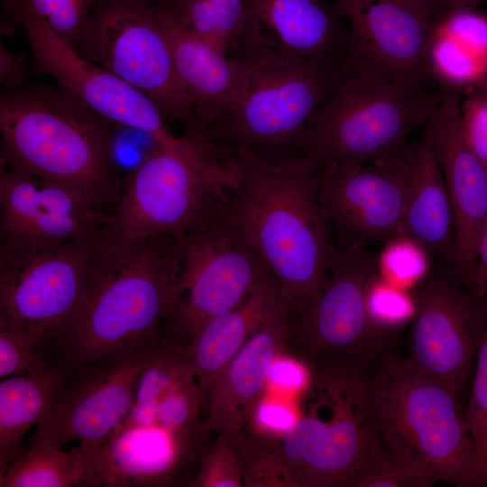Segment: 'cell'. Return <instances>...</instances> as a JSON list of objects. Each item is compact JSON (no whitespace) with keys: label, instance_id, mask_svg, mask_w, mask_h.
Wrapping results in <instances>:
<instances>
[{"label":"cell","instance_id":"74e56055","mask_svg":"<svg viewBox=\"0 0 487 487\" xmlns=\"http://www.w3.org/2000/svg\"><path fill=\"white\" fill-rule=\"evenodd\" d=\"M437 482L425 468L383 447L358 487H429Z\"/></svg>","mask_w":487,"mask_h":487},{"label":"cell","instance_id":"7c38bea8","mask_svg":"<svg viewBox=\"0 0 487 487\" xmlns=\"http://www.w3.org/2000/svg\"><path fill=\"white\" fill-rule=\"evenodd\" d=\"M11 22L23 30L32 53V70L55 79L95 112L115 124L152 135L160 144L179 137L158 106L105 68L90 61L36 19L21 0H1Z\"/></svg>","mask_w":487,"mask_h":487},{"label":"cell","instance_id":"44dd1931","mask_svg":"<svg viewBox=\"0 0 487 487\" xmlns=\"http://www.w3.org/2000/svg\"><path fill=\"white\" fill-rule=\"evenodd\" d=\"M207 436L199 427L175 431L156 424L124 420L106 440L95 466L94 486L163 485L172 483L178 469Z\"/></svg>","mask_w":487,"mask_h":487},{"label":"cell","instance_id":"5bb4252c","mask_svg":"<svg viewBox=\"0 0 487 487\" xmlns=\"http://www.w3.org/2000/svg\"><path fill=\"white\" fill-rule=\"evenodd\" d=\"M149 351L110 356L72 367L57 400L30 443L64 447L78 442L94 467L103 445L132 409Z\"/></svg>","mask_w":487,"mask_h":487},{"label":"cell","instance_id":"ee69618b","mask_svg":"<svg viewBox=\"0 0 487 487\" xmlns=\"http://www.w3.org/2000/svg\"><path fill=\"white\" fill-rule=\"evenodd\" d=\"M474 293L487 300V217L476 244Z\"/></svg>","mask_w":487,"mask_h":487},{"label":"cell","instance_id":"83f0119b","mask_svg":"<svg viewBox=\"0 0 487 487\" xmlns=\"http://www.w3.org/2000/svg\"><path fill=\"white\" fill-rule=\"evenodd\" d=\"M161 5L170 18L230 57L270 40L244 0H161Z\"/></svg>","mask_w":487,"mask_h":487},{"label":"cell","instance_id":"8fae6325","mask_svg":"<svg viewBox=\"0 0 487 487\" xmlns=\"http://www.w3.org/2000/svg\"><path fill=\"white\" fill-rule=\"evenodd\" d=\"M173 237L181 273L170 328L188 345L207 323L241 304L269 272L225 208L202 227Z\"/></svg>","mask_w":487,"mask_h":487},{"label":"cell","instance_id":"277c9868","mask_svg":"<svg viewBox=\"0 0 487 487\" xmlns=\"http://www.w3.org/2000/svg\"><path fill=\"white\" fill-rule=\"evenodd\" d=\"M439 99V89L408 87L345 54L330 96L298 140L297 155L321 171L334 164H361L398 153L410 134L426 124Z\"/></svg>","mask_w":487,"mask_h":487},{"label":"cell","instance_id":"ffe728a7","mask_svg":"<svg viewBox=\"0 0 487 487\" xmlns=\"http://www.w3.org/2000/svg\"><path fill=\"white\" fill-rule=\"evenodd\" d=\"M296 309L277 315L262 325L225 365L214 381L201 420L207 436L240 434L264 395L270 366L295 338Z\"/></svg>","mask_w":487,"mask_h":487},{"label":"cell","instance_id":"836d02e7","mask_svg":"<svg viewBox=\"0 0 487 487\" xmlns=\"http://www.w3.org/2000/svg\"><path fill=\"white\" fill-rule=\"evenodd\" d=\"M239 434L220 432L204 447L196 474L188 482L192 487H244L238 451Z\"/></svg>","mask_w":487,"mask_h":487},{"label":"cell","instance_id":"484cf974","mask_svg":"<svg viewBox=\"0 0 487 487\" xmlns=\"http://www.w3.org/2000/svg\"><path fill=\"white\" fill-rule=\"evenodd\" d=\"M427 66L438 87L464 91L487 75V15L473 7L446 11L436 20Z\"/></svg>","mask_w":487,"mask_h":487},{"label":"cell","instance_id":"7a4b0ae2","mask_svg":"<svg viewBox=\"0 0 487 487\" xmlns=\"http://www.w3.org/2000/svg\"><path fill=\"white\" fill-rule=\"evenodd\" d=\"M173 235L123 241L111 234L96 259L85 299L57 345L71 367L152 349L179 298Z\"/></svg>","mask_w":487,"mask_h":487},{"label":"cell","instance_id":"4fadbf2b","mask_svg":"<svg viewBox=\"0 0 487 487\" xmlns=\"http://www.w3.org/2000/svg\"><path fill=\"white\" fill-rule=\"evenodd\" d=\"M442 266L411 289L416 313L406 357L458 398L484 333L487 300Z\"/></svg>","mask_w":487,"mask_h":487},{"label":"cell","instance_id":"ab89813d","mask_svg":"<svg viewBox=\"0 0 487 487\" xmlns=\"http://www.w3.org/2000/svg\"><path fill=\"white\" fill-rule=\"evenodd\" d=\"M461 129L464 142L487 166V92L475 86L462 92Z\"/></svg>","mask_w":487,"mask_h":487},{"label":"cell","instance_id":"e0dca14e","mask_svg":"<svg viewBox=\"0 0 487 487\" xmlns=\"http://www.w3.org/2000/svg\"><path fill=\"white\" fill-rule=\"evenodd\" d=\"M111 221L73 190L0 165V249L102 239Z\"/></svg>","mask_w":487,"mask_h":487},{"label":"cell","instance_id":"ac0fdd59","mask_svg":"<svg viewBox=\"0 0 487 487\" xmlns=\"http://www.w3.org/2000/svg\"><path fill=\"white\" fill-rule=\"evenodd\" d=\"M350 25L345 54L414 89H433L427 49L441 14L400 0H333Z\"/></svg>","mask_w":487,"mask_h":487},{"label":"cell","instance_id":"3957f363","mask_svg":"<svg viewBox=\"0 0 487 487\" xmlns=\"http://www.w3.org/2000/svg\"><path fill=\"white\" fill-rule=\"evenodd\" d=\"M115 125L59 85L2 90L0 165L66 187L113 216L124 188L111 152Z\"/></svg>","mask_w":487,"mask_h":487},{"label":"cell","instance_id":"1f68e13d","mask_svg":"<svg viewBox=\"0 0 487 487\" xmlns=\"http://www.w3.org/2000/svg\"><path fill=\"white\" fill-rule=\"evenodd\" d=\"M430 253L407 234L385 241L377 258L378 274L388 282L411 290L430 272Z\"/></svg>","mask_w":487,"mask_h":487},{"label":"cell","instance_id":"ba28073f","mask_svg":"<svg viewBox=\"0 0 487 487\" xmlns=\"http://www.w3.org/2000/svg\"><path fill=\"white\" fill-rule=\"evenodd\" d=\"M206 142L184 134L160 144L125 175L110 234L123 241L194 231L222 213L236 184L229 161Z\"/></svg>","mask_w":487,"mask_h":487},{"label":"cell","instance_id":"7bdbcfd3","mask_svg":"<svg viewBox=\"0 0 487 487\" xmlns=\"http://www.w3.org/2000/svg\"><path fill=\"white\" fill-rule=\"evenodd\" d=\"M31 81L27 70V58L20 52L8 49L0 43V84L2 90L22 87Z\"/></svg>","mask_w":487,"mask_h":487},{"label":"cell","instance_id":"4316f807","mask_svg":"<svg viewBox=\"0 0 487 487\" xmlns=\"http://www.w3.org/2000/svg\"><path fill=\"white\" fill-rule=\"evenodd\" d=\"M72 367L59 360L32 373L0 381V464L18 456L27 431L38 425L61 393Z\"/></svg>","mask_w":487,"mask_h":487},{"label":"cell","instance_id":"7402d4cb","mask_svg":"<svg viewBox=\"0 0 487 487\" xmlns=\"http://www.w3.org/2000/svg\"><path fill=\"white\" fill-rule=\"evenodd\" d=\"M161 18L177 76L197 121L194 137L208 133L239 105L247 87L242 63L198 37L160 5Z\"/></svg>","mask_w":487,"mask_h":487},{"label":"cell","instance_id":"2e32d148","mask_svg":"<svg viewBox=\"0 0 487 487\" xmlns=\"http://www.w3.org/2000/svg\"><path fill=\"white\" fill-rule=\"evenodd\" d=\"M376 275L377 258L367 247L335 244L320 292L297 315L295 338L319 353L363 359L384 353L391 334L372 325L365 302Z\"/></svg>","mask_w":487,"mask_h":487},{"label":"cell","instance_id":"f1b7e54d","mask_svg":"<svg viewBox=\"0 0 487 487\" xmlns=\"http://www.w3.org/2000/svg\"><path fill=\"white\" fill-rule=\"evenodd\" d=\"M94 466L78 446L30 443L18 456L1 467V487L93 486Z\"/></svg>","mask_w":487,"mask_h":487},{"label":"cell","instance_id":"5b68a950","mask_svg":"<svg viewBox=\"0 0 487 487\" xmlns=\"http://www.w3.org/2000/svg\"><path fill=\"white\" fill-rule=\"evenodd\" d=\"M360 359L338 354L312 370L299 418L278 440L297 487H358L383 448Z\"/></svg>","mask_w":487,"mask_h":487},{"label":"cell","instance_id":"d4e9b609","mask_svg":"<svg viewBox=\"0 0 487 487\" xmlns=\"http://www.w3.org/2000/svg\"><path fill=\"white\" fill-rule=\"evenodd\" d=\"M249 14L280 48L305 58L340 63L349 32L329 0H244Z\"/></svg>","mask_w":487,"mask_h":487},{"label":"cell","instance_id":"e575fe53","mask_svg":"<svg viewBox=\"0 0 487 487\" xmlns=\"http://www.w3.org/2000/svg\"><path fill=\"white\" fill-rule=\"evenodd\" d=\"M61 360L31 333L0 326V377L2 379L41 371Z\"/></svg>","mask_w":487,"mask_h":487},{"label":"cell","instance_id":"9a60e30c","mask_svg":"<svg viewBox=\"0 0 487 487\" xmlns=\"http://www.w3.org/2000/svg\"><path fill=\"white\" fill-rule=\"evenodd\" d=\"M405 150L361 164L330 165L320 171L319 204L338 244L367 247L371 242L405 234L409 177Z\"/></svg>","mask_w":487,"mask_h":487},{"label":"cell","instance_id":"603a6c76","mask_svg":"<svg viewBox=\"0 0 487 487\" xmlns=\"http://www.w3.org/2000/svg\"><path fill=\"white\" fill-rule=\"evenodd\" d=\"M296 308L280 283L265 274L234 308L207 323L186 345L203 396L251 335L270 318Z\"/></svg>","mask_w":487,"mask_h":487},{"label":"cell","instance_id":"f546056e","mask_svg":"<svg viewBox=\"0 0 487 487\" xmlns=\"http://www.w3.org/2000/svg\"><path fill=\"white\" fill-rule=\"evenodd\" d=\"M186 345L168 335L150 350L126 421L140 425L154 424L158 405L179 386L196 378Z\"/></svg>","mask_w":487,"mask_h":487},{"label":"cell","instance_id":"30bf717a","mask_svg":"<svg viewBox=\"0 0 487 487\" xmlns=\"http://www.w3.org/2000/svg\"><path fill=\"white\" fill-rule=\"evenodd\" d=\"M102 239L41 249H0V326L32 334L55 357L82 304Z\"/></svg>","mask_w":487,"mask_h":487},{"label":"cell","instance_id":"9c48e42d","mask_svg":"<svg viewBox=\"0 0 487 487\" xmlns=\"http://www.w3.org/2000/svg\"><path fill=\"white\" fill-rule=\"evenodd\" d=\"M160 5L161 0H102L78 52L144 94L169 122L193 135L197 121L175 70Z\"/></svg>","mask_w":487,"mask_h":487},{"label":"cell","instance_id":"d6986e66","mask_svg":"<svg viewBox=\"0 0 487 487\" xmlns=\"http://www.w3.org/2000/svg\"><path fill=\"white\" fill-rule=\"evenodd\" d=\"M440 99L425 134L440 165L450 197L456 234V260L451 275L474 293L476 244L487 217V166L470 150L461 129L462 92L438 87Z\"/></svg>","mask_w":487,"mask_h":487},{"label":"cell","instance_id":"7dc6e473","mask_svg":"<svg viewBox=\"0 0 487 487\" xmlns=\"http://www.w3.org/2000/svg\"><path fill=\"white\" fill-rule=\"evenodd\" d=\"M477 87L482 88L484 91L487 92V75L484 77V78L477 85Z\"/></svg>","mask_w":487,"mask_h":487},{"label":"cell","instance_id":"52a82bcc","mask_svg":"<svg viewBox=\"0 0 487 487\" xmlns=\"http://www.w3.org/2000/svg\"><path fill=\"white\" fill-rule=\"evenodd\" d=\"M234 58L244 69L245 92L205 141L247 149L270 162L297 155L300 134L333 91L339 63L299 56L271 40Z\"/></svg>","mask_w":487,"mask_h":487},{"label":"cell","instance_id":"f6af8a7d","mask_svg":"<svg viewBox=\"0 0 487 487\" xmlns=\"http://www.w3.org/2000/svg\"><path fill=\"white\" fill-rule=\"evenodd\" d=\"M482 1L484 0H433L438 10L444 11V13L456 8L474 7Z\"/></svg>","mask_w":487,"mask_h":487},{"label":"cell","instance_id":"4dcf8cb0","mask_svg":"<svg viewBox=\"0 0 487 487\" xmlns=\"http://www.w3.org/2000/svg\"><path fill=\"white\" fill-rule=\"evenodd\" d=\"M244 487H297L278 440L244 429L238 436Z\"/></svg>","mask_w":487,"mask_h":487},{"label":"cell","instance_id":"60d3db41","mask_svg":"<svg viewBox=\"0 0 487 487\" xmlns=\"http://www.w3.org/2000/svg\"><path fill=\"white\" fill-rule=\"evenodd\" d=\"M299 418V409L291 403L271 397H262L255 406L246 427L262 437L280 440L294 427Z\"/></svg>","mask_w":487,"mask_h":487},{"label":"cell","instance_id":"b9f144b4","mask_svg":"<svg viewBox=\"0 0 487 487\" xmlns=\"http://www.w3.org/2000/svg\"><path fill=\"white\" fill-rule=\"evenodd\" d=\"M311 380L312 370L303 361L282 353L270 366L267 385L277 391L301 394Z\"/></svg>","mask_w":487,"mask_h":487},{"label":"cell","instance_id":"d590c367","mask_svg":"<svg viewBox=\"0 0 487 487\" xmlns=\"http://www.w3.org/2000/svg\"><path fill=\"white\" fill-rule=\"evenodd\" d=\"M365 302L372 325L390 334L413 320L416 313L411 290L397 287L379 274L368 285Z\"/></svg>","mask_w":487,"mask_h":487},{"label":"cell","instance_id":"8d00e7d4","mask_svg":"<svg viewBox=\"0 0 487 487\" xmlns=\"http://www.w3.org/2000/svg\"><path fill=\"white\" fill-rule=\"evenodd\" d=\"M476 355L477 366L464 417L475 448L477 471L484 487L487 486V323Z\"/></svg>","mask_w":487,"mask_h":487},{"label":"cell","instance_id":"cb8c5ba5","mask_svg":"<svg viewBox=\"0 0 487 487\" xmlns=\"http://www.w3.org/2000/svg\"><path fill=\"white\" fill-rule=\"evenodd\" d=\"M405 152L409 177L404 233L452 270L456 260V234L440 165L425 133L418 141L409 142Z\"/></svg>","mask_w":487,"mask_h":487},{"label":"cell","instance_id":"d6a6232c","mask_svg":"<svg viewBox=\"0 0 487 487\" xmlns=\"http://www.w3.org/2000/svg\"><path fill=\"white\" fill-rule=\"evenodd\" d=\"M51 32L77 51L102 0H21Z\"/></svg>","mask_w":487,"mask_h":487},{"label":"cell","instance_id":"bcb514c9","mask_svg":"<svg viewBox=\"0 0 487 487\" xmlns=\"http://www.w3.org/2000/svg\"><path fill=\"white\" fill-rule=\"evenodd\" d=\"M406 4H409L410 5H413L417 8L433 12L438 14H442L443 13L438 10V8L434 4L433 0H400Z\"/></svg>","mask_w":487,"mask_h":487},{"label":"cell","instance_id":"8992f818","mask_svg":"<svg viewBox=\"0 0 487 487\" xmlns=\"http://www.w3.org/2000/svg\"><path fill=\"white\" fill-rule=\"evenodd\" d=\"M372 416L384 448L416 463L438 482L483 486L458 398L407 357L382 353L370 376Z\"/></svg>","mask_w":487,"mask_h":487},{"label":"cell","instance_id":"f35d334b","mask_svg":"<svg viewBox=\"0 0 487 487\" xmlns=\"http://www.w3.org/2000/svg\"><path fill=\"white\" fill-rule=\"evenodd\" d=\"M203 396L197 379L179 386L157 407L154 424L175 431H191L200 427Z\"/></svg>","mask_w":487,"mask_h":487},{"label":"cell","instance_id":"6da1fadb","mask_svg":"<svg viewBox=\"0 0 487 487\" xmlns=\"http://www.w3.org/2000/svg\"><path fill=\"white\" fill-rule=\"evenodd\" d=\"M228 160L236 184L225 212L299 313L320 292L335 245L319 204L320 171L300 155L270 162L239 149Z\"/></svg>","mask_w":487,"mask_h":487}]
</instances>
